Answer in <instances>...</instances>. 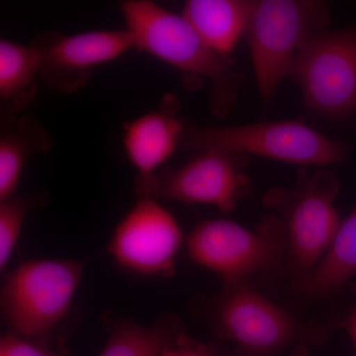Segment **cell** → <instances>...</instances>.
Wrapping results in <instances>:
<instances>
[{
	"label": "cell",
	"mask_w": 356,
	"mask_h": 356,
	"mask_svg": "<svg viewBox=\"0 0 356 356\" xmlns=\"http://www.w3.org/2000/svg\"><path fill=\"white\" fill-rule=\"evenodd\" d=\"M120 8L134 50L158 58L187 79L209 81L211 109L219 117L229 113L242 81L231 58L213 51L181 13L152 0H127Z\"/></svg>",
	"instance_id": "1"
},
{
	"label": "cell",
	"mask_w": 356,
	"mask_h": 356,
	"mask_svg": "<svg viewBox=\"0 0 356 356\" xmlns=\"http://www.w3.org/2000/svg\"><path fill=\"white\" fill-rule=\"evenodd\" d=\"M337 175L327 168L309 175L302 170L291 188L273 187L262 203L275 211L287 233L286 266L300 291L323 261L334 242L341 220L334 201L339 193Z\"/></svg>",
	"instance_id": "2"
},
{
	"label": "cell",
	"mask_w": 356,
	"mask_h": 356,
	"mask_svg": "<svg viewBox=\"0 0 356 356\" xmlns=\"http://www.w3.org/2000/svg\"><path fill=\"white\" fill-rule=\"evenodd\" d=\"M180 147L264 156L281 163L325 166L344 163L350 147L299 120L261 122L229 127L199 126L184 120Z\"/></svg>",
	"instance_id": "3"
},
{
	"label": "cell",
	"mask_w": 356,
	"mask_h": 356,
	"mask_svg": "<svg viewBox=\"0 0 356 356\" xmlns=\"http://www.w3.org/2000/svg\"><path fill=\"white\" fill-rule=\"evenodd\" d=\"M81 259H30L15 267L4 280L0 309L9 332L49 341L69 313L83 280Z\"/></svg>",
	"instance_id": "4"
},
{
	"label": "cell",
	"mask_w": 356,
	"mask_h": 356,
	"mask_svg": "<svg viewBox=\"0 0 356 356\" xmlns=\"http://www.w3.org/2000/svg\"><path fill=\"white\" fill-rule=\"evenodd\" d=\"M329 22V9L318 0H254L245 37L266 108L289 76L301 47L313 35L327 30Z\"/></svg>",
	"instance_id": "5"
},
{
	"label": "cell",
	"mask_w": 356,
	"mask_h": 356,
	"mask_svg": "<svg viewBox=\"0 0 356 356\" xmlns=\"http://www.w3.org/2000/svg\"><path fill=\"white\" fill-rule=\"evenodd\" d=\"M191 261L221 278L224 284L286 264L287 233L277 215H268L254 229L225 219L199 222L186 238Z\"/></svg>",
	"instance_id": "6"
},
{
	"label": "cell",
	"mask_w": 356,
	"mask_h": 356,
	"mask_svg": "<svg viewBox=\"0 0 356 356\" xmlns=\"http://www.w3.org/2000/svg\"><path fill=\"white\" fill-rule=\"evenodd\" d=\"M289 76L311 111L334 119L356 117V28L313 35L293 60Z\"/></svg>",
	"instance_id": "7"
},
{
	"label": "cell",
	"mask_w": 356,
	"mask_h": 356,
	"mask_svg": "<svg viewBox=\"0 0 356 356\" xmlns=\"http://www.w3.org/2000/svg\"><path fill=\"white\" fill-rule=\"evenodd\" d=\"M211 325L245 356H271L303 344L304 330L250 281L224 284L211 302Z\"/></svg>",
	"instance_id": "8"
},
{
	"label": "cell",
	"mask_w": 356,
	"mask_h": 356,
	"mask_svg": "<svg viewBox=\"0 0 356 356\" xmlns=\"http://www.w3.org/2000/svg\"><path fill=\"white\" fill-rule=\"evenodd\" d=\"M243 159L245 156L224 152H198L178 168H161L147 177H137L136 192L140 197L209 205L231 212L248 189Z\"/></svg>",
	"instance_id": "9"
},
{
	"label": "cell",
	"mask_w": 356,
	"mask_h": 356,
	"mask_svg": "<svg viewBox=\"0 0 356 356\" xmlns=\"http://www.w3.org/2000/svg\"><path fill=\"white\" fill-rule=\"evenodd\" d=\"M39 56L40 77L63 95L83 89L96 67L134 50L127 30H92L62 34L44 32L31 42Z\"/></svg>",
	"instance_id": "10"
},
{
	"label": "cell",
	"mask_w": 356,
	"mask_h": 356,
	"mask_svg": "<svg viewBox=\"0 0 356 356\" xmlns=\"http://www.w3.org/2000/svg\"><path fill=\"white\" fill-rule=\"evenodd\" d=\"M172 213L156 199L140 197L117 225L108 245L122 268L145 276L170 273L184 243Z\"/></svg>",
	"instance_id": "11"
},
{
	"label": "cell",
	"mask_w": 356,
	"mask_h": 356,
	"mask_svg": "<svg viewBox=\"0 0 356 356\" xmlns=\"http://www.w3.org/2000/svg\"><path fill=\"white\" fill-rule=\"evenodd\" d=\"M172 102L124 124L122 144L138 177L159 172L180 147L184 119L175 115Z\"/></svg>",
	"instance_id": "12"
},
{
	"label": "cell",
	"mask_w": 356,
	"mask_h": 356,
	"mask_svg": "<svg viewBox=\"0 0 356 356\" xmlns=\"http://www.w3.org/2000/svg\"><path fill=\"white\" fill-rule=\"evenodd\" d=\"M254 0H189L182 15L213 51L229 58L247 33Z\"/></svg>",
	"instance_id": "13"
},
{
	"label": "cell",
	"mask_w": 356,
	"mask_h": 356,
	"mask_svg": "<svg viewBox=\"0 0 356 356\" xmlns=\"http://www.w3.org/2000/svg\"><path fill=\"white\" fill-rule=\"evenodd\" d=\"M53 140L43 124L32 117L1 116L0 202L16 195L28 159L48 153Z\"/></svg>",
	"instance_id": "14"
},
{
	"label": "cell",
	"mask_w": 356,
	"mask_h": 356,
	"mask_svg": "<svg viewBox=\"0 0 356 356\" xmlns=\"http://www.w3.org/2000/svg\"><path fill=\"white\" fill-rule=\"evenodd\" d=\"M39 56L31 43L0 40V109L13 116L27 108L36 97Z\"/></svg>",
	"instance_id": "15"
},
{
	"label": "cell",
	"mask_w": 356,
	"mask_h": 356,
	"mask_svg": "<svg viewBox=\"0 0 356 356\" xmlns=\"http://www.w3.org/2000/svg\"><path fill=\"white\" fill-rule=\"evenodd\" d=\"M356 274V206L341 220L331 248L302 292L312 298L327 296Z\"/></svg>",
	"instance_id": "16"
},
{
	"label": "cell",
	"mask_w": 356,
	"mask_h": 356,
	"mask_svg": "<svg viewBox=\"0 0 356 356\" xmlns=\"http://www.w3.org/2000/svg\"><path fill=\"white\" fill-rule=\"evenodd\" d=\"M182 332L179 322L172 317L161 318L149 327L123 320L115 325L98 356H159Z\"/></svg>",
	"instance_id": "17"
},
{
	"label": "cell",
	"mask_w": 356,
	"mask_h": 356,
	"mask_svg": "<svg viewBox=\"0 0 356 356\" xmlns=\"http://www.w3.org/2000/svg\"><path fill=\"white\" fill-rule=\"evenodd\" d=\"M38 203L32 194H16L0 202V270L6 269L13 254L28 213Z\"/></svg>",
	"instance_id": "18"
},
{
	"label": "cell",
	"mask_w": 356,
	"mask_h": 356,
	"mask_svg": "<svg viewBox=\"0 0 356 356\" xmlns=\"http://www.w3.org/2000/svg\"><path fill=\"white\" fill-rule=\"evenodd\" d=\"M0 356H65L49 341H34L8 332L0 339Z\"/></svg>",
	"instance_id": "19"
},
{
	"label": "cell",
	"mask_w": 356,
	"mask_h": 356,
	"mask_svg": "<svg viewBox=\"0 0 356 356\" xmlns=\"http://www.w3.org/2000/svg\"><path fill=\"white\" fill-rule=\"evenodd\" d=\"M159 356H220L214 346L197 343L184 332L168 344Z\"/></svg>",
	"instance_id": "20"
},
{
	"label": "cell",
	"mask_w": 356,
	"mask_h": 356,
	"mask_svg": "<svg viewBox=\"0 0 356 356\" xmlns=\"http://www.w3.org/2000/svg\"><path fill=\"white\" fill-rule=\"evenodd\" d=\"M339 327L350 337L356 351V307L346 317L339 321Z\"/></svg>",
	"instance_id": "21"
},
{
	"label": "cell",
	"mask_w": 356,
	"mask_h": 356,
	"mask_svg": "<svg viewBox=\"0 0 356 356\" xmlns=\"http://www.w3.org/2000/svg\"><path fill=\"white\" fill-rule=\"evenodd\" d=\"M290 356H310V355H309L308 348H307L305 344L303 343L299 344L296 348H294Z\"/></svg>",
	"instance_id": "22"
}]
</instances>
